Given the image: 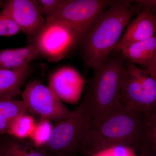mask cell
<instances>
[{
  "instance_id": "cell-3",
  "label": "cell",
  "mask_w": 156,
  "mask_h": 156,
  "mask_svg": "<svg viewBox=\"0 0 156 156\" xmlns=\"http://www.w3.org/2000/svg\"><path fill=\"white\" fill-rule=\"evenodd\" d=\"M126 59L121 56L108 57L94 69L93 77L86 95L93 112L92 129L121 103Z\"/></svg>"
},
{
  "instance_id": "cell-16",
  "label": "cell",
  "mask_w": 156,
  "mask_h": 156,
  "mask_svg": "<svg viewBox=\"0 0 156 156\" xmlns=\"http://www.w3.org/2000/svg\"><path fill=\"white\" fill-rule=\"evenodd\" d=\"M144 129L139 149L156 156V107L143 114Z\"/></svg>"
},
{
  "instance_id": "cell-12",
  "label": "cell",
  "mask_w": 156,
  "mask_h": 156,
  "mask_svg": "<svg viewBox=\"0 0 156 156\" xmlns=\"http://www.w3.org/2000/svg\"><path fill=\"white\" fill-rule=\"evenodd\" d=\"M126 60L144 66L150 71L156 56V37L129 45L121 50Z\"/></svg>"
},
{
  "instance_id": "cell-15",
  "label": "cell",
  "mask_w": 156,
  "mask_h": 156,
  "mask_svg": "<svg viewBox=\"0 0 156 156\" xmlns=\"http://www.w3.org/2000/svg\"><path fill=\"white\" fill-rule=\"evenodd\" d=\"M26 110L23 100L0 98V134L8 133L11 123Z\"/></svg>"
},
{
  "instance_id": "cell-24",
  "label": "cell",
  "mask_w": 156,
  "mask_h": 156,
  "mask_svg": "<svg viewBox=\"0 0 156 156\" xmlns=\"http://www.w3.org/2000/svg\"><path fill=\"white\" fill-rule=\"evenodd\" d=\"M140 153L136 156H151L150 154L148 153L147 151L142 149H139Z\"/></svg>"
},
{
  "instance_id": "cell-5",
  "label": "cell",
  "mask_w": 156,
  "mask_h": 156,
  "mask_svg": "<svg viewBox=\"0 0 156 156\" xmlns=\"http://www.w3.org/2000/svg\"><path fill=\"white\" fill-rule=\"evenodd\" d=\"M121 102L133 112L144 114L156 107V79L147 69L126 60Z\"/></svg>"
},
{
  "instance_id": "cell-14",
  "label": "cell",
  "mask_w": 156,
  "mask_h": 156,
  "mask_svg": "<svg viewBox=\"0 0 156 156\" xmlns=\"http://www.w3.org/2000/svg\"><path fill=\"white\" fill-rule=\"evenodd\" d=\"M40 57L41 55L36 48L30 43L23 48L0 50V68H17L30 64Z\"/></svg>"
},
{
  "instance_id": "cell-1",
  "label": "cell",
  "mask_w": 156,
  "mask_h": 156,
  "mask_svg": "<svg viewBox=\"0 0 156 156\" xmlns=\"http://www.w3.org/2000/svg\"><path fill=\"white\" fill-rule=\"evenodd\" d=\"M132 1H115L89 26L78 47L87 67L94 69L108 57L132 17L144 8Z\"/></svg>"
},
{
  "instance_id": "cell-21",
  "label": "cell",
  "mask_w": 156,
  "mask_h": 156,
  "mask_svg": "<svg viewBox=\"0 0 156 156\" xmlns=\"http://www.w3.org/2000/svg\"><path fill=\"white\" fill-rule=\"evenodd\" d=\"M6 156H46L44 153L39 151H27L23 149L17 144L9 146L6 152Z\"/></svg>"
},
{
  "instance_id": "cell-6",
  "label": "cell",
  "mask_w": 156,
  "mask_h": 156,
  "mask_svg": "<svg viewBox=\"0 0 156 156\" xmlns=\"http://www.w3.org/2000/svg\"><path fill=\"white\" fill-rule=\"evenodd\" d=\"M81 41L80 37L69 27L56 20H46L29 43L36 48L41 57L56 62L79 47Z\"/></svg>"
},
{
  "instance_id": "cell-25",
  "label": "cell",
  "mask_w": 156,
  "mask_h": 156,
  "mask_svg": "<svg viewBox=\"0 0 156 156\" xmlns=\"http://www.w3.org/2000/svg\"><path fill=\"white\" fill-rule=\"evenodd\" d=\"M5 2L2 0H0V7H3L4 4H5Z\"/></svg>"
},
{
  "instance_id": "cell-19",
  "label": "cell",
  "mask_w": 156,
  "mask_h": 156,
  "mask_svg": "<svg viewBox=\"0 0 156 156\" xmlns=\"http://www.w3.org/2000/svg\"><path fill=\"white\" fill-rule=\"evenodd\" d=\"M40 10L46 19L55 16L63 5L65 0H35Z\"/></svg>"
},
{
  "instance_id": "cell-17",
  "label": "cell",
  "mask_w": 156,
  "mask_h": 156,
  "mask_svg": "<svg viewBox=\"0 0 156 156\" xmlns=\"http://www.w3.org/2000/svg\"><path fill=\"white\" fill-rule=\"evenodd\" d=\"M35 125L32 117L25 114L20 115L11 123L7 134L20 138L30 136Z\"/></svg>"
},
{
  "instance_id": "cell-10",
  "label": "cell",
  "mask_w": 156,
  "mask_h": 156,
  "mask_svg": "<svg viewBox=\"0 0 156 156\" xmlns=\"http://www.w3.org/2000/svg\"><path fill=\"white\" fill-rule=\"evenodd\" d=\"M85 82L76 70L63 67L50 76L49 87L60 100L76 104L80 98Z\"/></svg>"
},
{
  "instance_id": "cell-8",
  "label": "cell",
  "mask_w": 156,
  "mask_h": 156,
  "mask_svg": "<svg viewBox=\"0 0 156 156\" xmlns=\"http://www.w3.org/2000/svg\"><path fill=\"white\" fill-rule=\"evenodd\" d=\"M21 94L27 110L42 119L59 122L69 116L72 112L50 87L38 80L30 83Z\"/></svg>"
},
{
  "instance_id": "cell-23",
  "label": "cell",
  "mask_w": 156,
  "mask_h": 156,
  "mask_svg": "<svg viewBox=\"0 0 156 156\" xmlns=\"http://www.w3.org/2000/svg\"><path fill=\"white\" fill-rule=\"evenodd\" d=\"M154 20L155 23V33L154 35L156 37V13L154 14ZM151 76L153 78L156 79V56L155 60L153 66L152 68L151 69L150 71L149 72Z\"/></svg>"
},
{
  "instance_id": "cell-18",
  "label": "cell",
  "mask_w": 156,
  "mask_h": 156,
  "mask_svg": "<svg viewBox=\"0 0 156 156\" xmlns=\"http://www.w3.org/2000/svg\"><path fill=\"white\" fill-rule=\"evenodd\" d=\"M53 127L50 120L43 119L36 124L30 137L37 146H44L50 138Z\"/></svg>"
},
{
  "instance_id": "cell-20",
  "label": "cell",
  "mask_w": 156,
  "mask_h": 156,
  "mask_svg": "<svg viewBox=\"0 0 156 156\" xmlns=\"http://www.w3.org/2000/svg\"><path fill=\"white\" fill-rule=\"evenodd\" d=\"M21 31L11 17L2 10L0 12V37H11Z\"/></svg>"
},
{
  "instance_id": "cell-11",
  "label": "cell",
  "mask_w": 156,
  "mask_h": 156,
  "mask_svg": "<svg viewBox=\"0 0 156 156\" xmlns=\"http://www.w3.org/2000/svg\"><path fill=\"white\" fill-rule=\"evenodd\" d=\"M154 14L150 9L144 8L129 23L126 30L116 46L115 50L122 49L137 42L154 36Z\"/></svg>"
},
{
  "instance_id": "cell-22",
  "label": "cell",
  "mask_w": 156,
  "mask_h": 156,
  "mask_svg": "<svg viewBox=\"0 0 156 156\" xmlns=\"http://www.w3.org/2000/svg\"><path fill=\"white\" fill-rule=\"evenodd\" d=\"M134 2L144 8L150 9L152 12L153 10L156 11V0H138Z\"/></svg>"
},
{
  "instance_id": "cell-26",
  "label": "cell",
  "mask_w": 156,
  "mask_h": 156,
  "mask_svg": "<svg viewBox=\"0 0 156 156\" xmlns=\"http://www.w3.org/2000/svg\"><path fill=\"white\" fill-rule=\"evenodd\" d=\"M0 156H1V154H0Z\"/></svg>"
},
{
  "instance_id": "cell-2",
  "label": "cell",
  "mask_w": 156,
  "mask_h": 156,
  "mask_svg": "<svg viewBox=\"0 0 156 156\" xmlns=\"http://www.w3.org/2000/svg\"><path fill=\"white\" fill-rule=\"evenodd\" d=\"M144 129L143 114L133 112L120 104L87 134L82 150L91 155L118 146L139 149Z\"/></svg>"
},
{
  "instance_id": "cell-9",
  "label": "cell",
  "mask_w": 156,
  "mask_h": 156,
  "mask_svg": "<svg viewBox=\"0 0 156 156\" xmlns=\"http://www.w3.org/2000/svg\"><path fill=\"white\" fill-rule=\"evenodd\" d=\"M3 8L2 10L17 23L29 40L46 23V19L35 0H9L5 2Z\"/></svg>"
},
{
  "instance_id": "cell-13",
  "label": "cell",
  "mask_w": 156,
  "mask_h": 156,
  "mask_svg": "<svg viewBox=\"0 0 156 156\" xmlns=\"http://www.w3.org/2000/svg\"><path fill=\"white\" fill-rule=\"evenodd\" d=\"M30 72V64L13 69L0 68V98L13 99L22 94L20 89Z\"/></svg>"
},
{
  "instance_id": "cell-4",
  "label": "cell",
  "mask_w": 156,
  "mask_h": 156,
  "mask_svg": "<svg viewBox=\"0 0 156 156\" xmlns=\"http://www.w3.org/2000/svg\"><path fill=\"white\" fill-rule=\"evenodd\" d=\"M93 119L92 105L85 95L69 116L53 127L45 146L50 150L67 154L82 150L87 134L92 129Z\"/></svg>"
},
{
  "instance_id": "cell-7",
  "label": "cell",
  "mask_w": 156,
  "mask_h": 156,
  "mask_svg": "<svg viewBox=\"0 0 156 156\" xmlns=\"http://www.w3.org/2000/svg\"><path fill=\"white\" fill-rule=\"evenodd\" d=\"M115 1L65 0L58 13L46 20H56L67 25L78 34L82 40L94 20Z\"/></svg>"
}]
</instances>
